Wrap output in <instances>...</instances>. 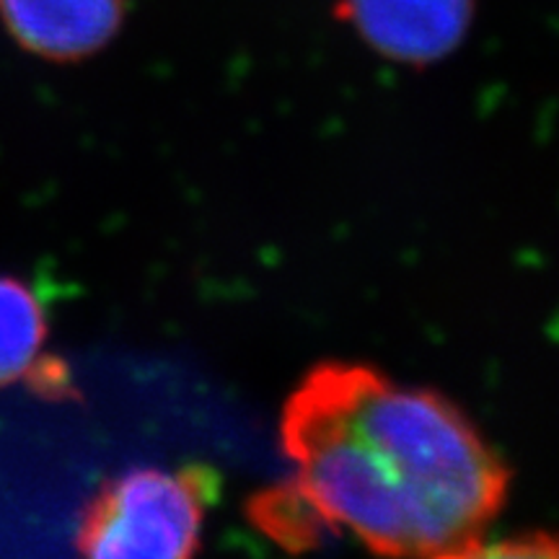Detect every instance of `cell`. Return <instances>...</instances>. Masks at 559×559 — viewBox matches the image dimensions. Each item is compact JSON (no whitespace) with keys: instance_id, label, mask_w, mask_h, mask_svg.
<instances>
[{"instance_id":"obj_1","label":"cell","mask_w":559,"mask_h":559,"mask_svg":"<svg viewBox=\"0 0 559 559\" xmlns=\"http://www.w3.org/2000/svg\"><path fill=\"white\" fill-rule=\"evenodd\" d=\"M280 449L319 528L376 555L477 557L510 492L508 464L456 402L360 360L317 362L293 386Z\"/></svg>"},{"instance_id":"obj_6","label":"cell","mask_w":559,"mask_h":559,"mask_svg":"<svg viewBox=\"0 0 559 559\" xmlns=\"http://www.w3.org/2000/svg\"><path fill=\"white\" fill-rule=\"evenodd\" d=\"M481 555L500 557H559V531H534L508 539L506 544L485 547Z\"/></svg>"},{"instance_id":"obj_3","label":"cell","mask_w":559,"mask_h":559,"mask_svg":"<svg viewBox=\"0 0 559 559\" xmlns=\"http://www.w3.org/2000/svg\"><path fill=\"white\" fill-rule=\"evenodd\" d=\"M334 16L396 66H438L469 37L477 0H337Z\"/></svg>"},{"instance_id":"obj_2","label":"cell","mask_w":559,"mask_h":559,"mask_svg":"<svg viewBox=\"0 0 559 559\" xmlns=\"http://www.w3.org/2000/svg\"><path fill=\"white\" fill-rule=\"evenodd\" d=\"M213 477L198 469L140 466L88 502L79 549L99 559H185L202 549Z\"/></svg>"},{"instance_id":"obj_4","label":"cell","mask_w":559,"mask_h":559,"mask_svg":"<svg viewBox=\"0 0 559 559\" xmlns=\"http://www.w3.org/2000/svg\"><path fill=\"white\" fill-rule=\"evenodd\" d=\"M128 0H0V19L24 50L55 62L91 58L117 37Z\"/></svg>"},{"instance_id":"obj_5","label":"cell","mask_w":559,"mask_h":559,"mask_svg":"<svg viewBox=\"0 0 559 559\" xmlns=\"http://www.w3.org/2000/svg\"><path fill=\"white\" fill-rule=\"evenodd\" d=\"M45 340L47 321L37 293L21 280L0 277V389L32 381L45 394L66 391L62 368L41 358Z\"/></svg>"}]
</instances>
